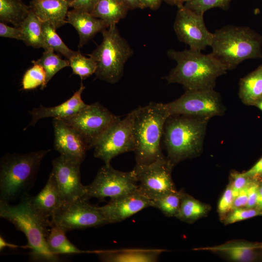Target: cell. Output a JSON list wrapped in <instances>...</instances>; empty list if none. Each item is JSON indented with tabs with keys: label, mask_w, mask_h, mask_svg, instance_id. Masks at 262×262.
Here are the masks:
<instances>
[{
	"label": "cell",
	"mask_w": 262,
	"mask_h": 262,
	"mask_svg": "<svg viewBox=\"0 0 262 262\" xmlns=\"http://www.w3.org/2000/svg\"><path fill=\"white\" fill-rule=\"evenodd\" d=\"M191 49H169V58L177 65L164 77L168 83H178L185 90L214 89L217 79L227 73V67L211 53L203 54Z\"/></svg>",
	"instance_id": "cell-1"
},
{
	"label": "cell",
	"mask_w": 262,
	"mask_h": 262,
	"mask_svg": "<svg viewBox=\"0 0 262 262\" xmlns=\"http://www.w3.org/2000/svg\"><path fill=\"white\" fill-rule=\"evenodd\" d=\"M209 120L182 115H171L167 118L163 137L166 158L173 166L200 153Z\"/></svg>",
	"instance_id": "cell-2"
},
{
	"label": "cell",
	"mask_w": 262,
	"mask_h": 262,
	"mask_svg": "<svg viewBox=\"0 0 262 262\" xmlns=\"http://www.w3.org/2000/svg\"><path fill=\"white\" fill-rule=\"evenodd\" d=\"M134 111L136 164H150L164 157L161 143L164 126L170 115L165 103H161L151 102Z\"/></svg>",
	"instance_id": "cell-3"
},
{
	"label": "cell",
	"mask_w": 262,
	"mask_h": 262,
	"mask_svg": "<svg viewBox=\"0 0 262 262\" xmlns=\"http://www.w3.org/2000/svg\"><path fill=\"white\" fill-rule=\"evenodd\" d=\"M27 193L20 197L19 203L12 205L0 202V216L12 223L17 230L24 233L31 249V258L37 261L57 262L58 255L49 250L47 238L50 225L42 220L33 211Z\"/></svg>",
	"instance_id": "cell-4"
},
{
	"label": "cell",
	"mask_w": 262,
	"mask_h": 262,
	"mask_svg": "<svg viewBox=\"0 0 262 262\" xmlns=\"http://www.w3.org/2000/svg\"><path fill=\"white\" fill-rule=\"evenodd\" d=\"M210 47L228 70L246 60L262 58V36L248 27L227 25L216 30Z\"/></svg>",
	"instance_id": "cell-5"
},
{
	"label": "cell",
	"mask_w": 262,
	"mask_h": 262,
	"mask_svg": "<svg viewBox=\"0 0 262 262\" xmlns=\"http://www.w3.org/2000/svg\"><path fill=\"white\" fill-rule=\"evenodd\" d=\"M50 150L5 155L0 165V202L10 203L33 186L41 160Z\"/></svg>",
	"instance_id": "cell-6"
},
{
	"label": "cell",
	"mask_w": 262,
	"mask_h": 262,
	"mask_svg": "<svg viewBox=\"0 0 262 262\" xmlns=\"http://www.w3.org/2000/svg\"><path fill=\"white\" fill-rule=\"evenodd\" d=\"M102 40L92 52L88 54L97 63V77L110 83L118 82L123 75L125 63L133 51L119 33L116 25L102 32Z\"/></svg>",
	"instance_id": "cell-7"
},
{
	"label": "cell",
	"mask_w": 262,
	"mask_h": 262,
	"mask_svg": "<svg viewBox=\"0 0 262 262\" xmlns=\"http://www.w3.org/2000/svg\"><path fill=\"white\" fill-rule=\"evenodd\" d=\"M134 110L123 119L115 122L103 132L94 146L95 157L101 159L104 164H110L116 156L134 151Z\"/></svg>",
	"instance_id": "cell-8"
},
{
	"label": "cell",
	"mask_w": 262,
	"mask_h": 262,
	"mask_svg": "<svg viewBox=\"0 0 262 262\" xmlns=\"http://www.w3.org/2000/svg\"><path fill=\"white\" fill-rule=\"evenodd\" d=\"M138 189V182L134 171L123 172L104 164L98 170L94 180L85 186L82 199L96 198L100 200L109 197L114 198Z\"/></svg>",
	"instance_id": "cell-9"
},
{
	"label": "cell",
	"mask_w": 262,
	"mask_h": 262,
	"mask_svg": "<svg viewBox=\"0 0 262 262\" xmlns=\"http://www.w3.org/2000/svg\"><path fill=\"white\" fill-rule=\"evenodd\" d=\"M165 105L170 115H182L210 119L222 115L225 112L221 96L214 89L186 90L179 98Z\"/></svg>",
	"instance_id": "cell-10"
},
{
	"label": "cell",
	"mask_w": 262,
	"mask_h": 262,
	"mask_svg": "<svg viewBox=\"0 0 262 262\" xmlns=\"http://www.w3.org/2000/svg\"><path fill=\"white\" fill-rule=\"evenodd\" d=\"M120 118L98 102H95L61 119L80 134L90 149L103 132Z\"/></svg>",
	"instance_id": "cell-11"
},
{
	"label": "cell",
	"mask_w": 262,
	"mask_h": 262,
	"mask_svg": "<svg viewBox=\"0 0 262 262\" xmlns=\"http://www.w3.org/2000/svg\"><path fill=\"white\" fill-rule=\"evenodd\" d=\"M107 224L98 207L82 198L62 204L51 220V226H56L66 232Z\"/></svg>",
	"instance_id": "cell-12"
},
{
	"label": "cell",
	"mask_w": 262,
	"mask_h": 262,
	"mask_svg": "<svg viewBox=\"0 0 262 262\" xmlns=\"http://www.w3.org/2000/svg\"><path fill=\"white\" fill-rule=\"evenodd\" d=\"M173 167L165 156L150 164H136L133 170L138 190L150 200L177 191L171 176Z\"/></svg>",
	"instance_id": "cell-13"
},
{
	"label": "cell",
	"mask_w": 262,
	"mask_h": 262,
	"mask_svg": "<svg viewBox=\"0 0 262 262\" xmlns=\"http://www.w3.org/2000/svg\"><path fill=\"white\" fill-rule=\"evenodd\" d=\"M178 9L173 25L178 39L188 45L190 49L198 51L211 46L213 33L207 28L203 15L183 6Z\"/></svg>",
	"instance_id": "cell-14"
},
{
	"label": "cell",
	"mask_w": 262,
	"mask_h": 262,
	"mask_svg": "<svg viewBox=\"0 0 262 262\" xmlns=\"http://www.w3.org/2000/svg\"><path fill=\"white\" fill-rule=\"evenodd\" d=\"M81 163L60 155L52 161V170L62 204L82 198L85 190L81 181Z\"/></svg>",
	"instance_id": "cell-15"
},
{
	"label": "cell",
	"mask_w": 262,
	"mask_h": 262,
	"mask_svg": "<svg viewBox=\"0 0 262 262\" xmlns=\"http://www.w3.org/2000/svg\"><path fill=\"white\" fill-rule=\"evenodd\" d=\"M152 201L139 190L111 198L107 204L98 207L107 224L121 222L146 208Z\"/></svg>",
	"instance_id": "cell-16"
},
{
	"label": "cell",
	"mask_w": 262,
	"mask_h": 262,
	"mask_svg": "<svg viewBox=\"0 0 262 262\" xmlns=\"http://www.w3.org/2000/svg\"><path fill=\"white\" fill-rule=\"evenodd\" d=\"M54 146L60 155L81 162L83 161L88 147L80 134L62 119H53Z\"/></svg>",
	"instance_id": "cell-17"
},
{
	"label": "cell",
	"mask_w": 262,
	"mask_h": 262,
	"mask_svg": "<svg viewBox=\"0 0 262 262\" xmlns=\"http://www.w3.org/2000/svg\"><path fill=\"white\" fill-rule=\"evenodd\" d=\"M30 203L35 213L51 227V218L62 204L57 183L52 172L43 189L35 196H30Z\"/></svg>",
	"instance_id": "cell-18"
},
{
	"label": "cell",
	"mask_w": 262,
	"mask_h": 262,
	"mask_svg": "<svg viewBox=\"0 0 262 262\" xmlns=\"http://www.w3.org/2000/svg\"><path fill=\"white\" fill-rule=\"evenodd\" d=\"M84 89L85 86L82 82L79 89L73 96L60 105L50 107L40 105L39 107L29 111L32 116V120L27 128L34 126L39 119L43 118L51 117L53 119H64L85 108L88 104L83 102L81 97Z\"/></svg>",
	"instance_id": "cell-19"
},
{
	"label": "cell",
	"mask_w": 262,
	"mask_h": 262,
	"mask_svg": "<svg viewBox=\"0 0 262 262\" xmlns=\"http://www.w3.org/2000/svg\"><path fill=\"white\" fill-rule=\"evenodd\" d=\"M70 0H32L30 8L42 22L50 24L56 30L67 23L66 19Z\"/></svg>",
	"instance_id": "cell-20"
},
{
	"label": "cell",
	"mask_w": 262,
	"mask_h": 262,
	"mask_svg": "<svg viewBox=\"0 0 262 262\" xmlns=\"http://www.w3.org/2000/svg\"><path fill=\"white\" fill-rule=\"evenodd\" d=\"M67 22L75 28L79 34V48L86 44L97 33H102L109 27L103 20L93 16L91 13L76 9L68 12Z\"/></svg>",
	"instance_id": "cell-21"
},
{
	"label": "cell",
	"mask_w": 262,
	"mask_h": 262,
	"mask_svg": "<svg viewBox=\"0 0 262 262\" xmlns=\"http://www.w3.org/2000/svg\"><path fill=\"white\" fill-rule=\"evenodd\" d=\"M165 249L124 248L95 251L102 262H154Z\"/></svg>",
	"instance_id": "cell-22"
},
{
	"label": "cell",
	"mask_w": 262,
	"mask_h": 262,
	"mask_svg": "<svg viewBox=\"0 0 262 262\" xmlns=\"http://www.w3.org/2000/svg\"><path fill=\"white\" fill-rule=\"evenodd\" d=\"M238 94L241 101L249 106L262 97V65L240 79Z\"/></svg>",
	"instance_id": "cell-23"
},
{
	"label": "cell",
	"mask_w": 262,
	"mask_h": 262,
	"mask_svg": "<svg viewBox=\"0 0 262 262\" xmlns=\"http://www.w3.org/2000/svg\"><path fill=\"white\" fill-rule=\"evenodd\" d=\"M129 10L119 0H98L91 14L109 27L125 17Z\"/></svg>",
	"instance_id": "cell-24"
},
{
	"label": "cell",
	"mask_w": 262,
	"mask_h": 262,
	"mask_svg": "<svg viewBox=\"0 0 262 262\" xmlns=\"http://www.w3.org/2000/svg\"><path fill=\"white\" fill-rule=\"evenodd\" d=\"M20 28L23 37V41L29 46L35 48H49L45 42L42 29V22L30 8Z\"/></svg>",
	"instance_id": "cell-25"
},
{
	"label": "cell",
	"mask_w": 262,
	"mask_h": 262,
	"mask_svg": "<svg viewBox=\"0 0 262 262\" xmlns=\"http://www.w3.org/2000/svg\"><path fill=\"white\" fill-rule=\"evenodd\" d=\"M66 231L56 226L51 225L47 238L48 247L54 255L62 254H78L84 253L67 239Z\"/></svg>",
	"instance_id": "cell-26"
},
{
	"label": "cell",
	"mask_w": 262,
	"mask_h": 262,
	"mask_svg": "<svg viewBox=\"0 0 262 262\" xmlns=\"http://www.w3.org/2000/svg\"><path fill=\"white\" fill-rule=\"evenodd\" d=\"M30 10V7L24 4L21 0H0L1 22L11 23L20 28Z\"/></svg>",
	"instance_id": "cell-27"
},
{
	"label": "cell",
	"mask_w": 262,
	"mask_h": 262,
	"mask_svg": "<svg viewBox=\"0 0 262 262\" xmlns=\"http://www.w3.org/2000/svg\"><path fill=\"white\" fill-rule=\"evenodd\" d=\"M54 51L51 48L45 49L39 59L36 61H32L33 64H38L44 69L46 75V84L59 70L65 67L70 66L68 60L62 59L54 52Z\"/></svg>",
	"instance_id": "cell-28"
},
{
	"label": "cell",
	"mask_w": 262,
	"mask_h": 262,
	"mask_svg": "<svg viewBox=\"0 0 262 262\" xmlns=\"http://www.w3.org/2000/svg\"><path fill=\"white\" fill-rule=\"evenodd\" d=\"M207 212L206 207L199 201L182 194L180 207L176 217L191 222L200 217Z\"/></svg>",
	"instance_id": "cell-29"
},
{
	"label": "cell",
	"mask_w": 262,
	"mask_h": 262,
	"mask_svg": "<svg viewBox=\"0 0 262 262\" xmlns=\"http://www.w3.org/2000/svg\"><path fill=\"white\" fill-rule=\"evenodd\" d=\"M258 247L253 245L239 243L210 248V249L223 252L232 260L246 262L254 259V250Z\"/></svg>",
	"instance_id": "cell-30"
},
{
	"label": "cell",
	"mask_w": 262,
	"mask_h": 262,
	"mask_svg": "<svg viewBox=\"0 0 262 262\" xmlns=\"http://www.w3.org/2000/svg\"><path fill=\"white\" fill-rule=\"evenodd\" d=\"M182 193L177 191L151 200L152 207L160 210L165 215L176 217L181 203Z\"/></svg>",
	"instance_id": "cell-31"
},
{
	"label": "cell",
	"mask_w": 262,
	"mask_h": 262,
	"mask_svg": "<svg viewBox=\"0 0 262 262\" xmlns=\"http://www.w3.org/2000/svg\"><path fill=\"white\" fill-rule=\"evenodd\" d=\"M42 29L45 42L49 48L61 53L68 60L77 53L78 51H73L66 46L50 24L42 22Z\"/></svg>",
	"instance_id": "cell-32"
},
{
	"label": "cell",
	"mask_w": 262,
	"mask_h": 262,
	"mask_svg": "<svg viewBox=\"0 0 262 262\" xmlns=\"http://www.w3.org/2000/svg\"><path fill=\"white\" fill-rule=\"evenodd\" d=\"M70 66L73 73L79 76L82 80L95 73L97 63L91 57H86L82 55L79 51L69 60Z\"/></svg>",
	"instance_id": "cell-33"
},
{
	"label": "cell",
	"mask_w": 262,
	"mask_h": 262,
	"mask_svg": "<svg viewBox=\"0 0 262 262\" xmlns=\"http://www.w3.org/2000/svg\"><path fill=\"white\" fill-rule=\"evenodd\" d=\"M46 75L43 67L35 64L33 66L29 69L24 74L22 84L24 90H30L41 85V89L47 86L46 83Z\"/></svg>",
	"instance_id": "cell-34"
},
{
	"label": "cell",
	"mask_w": 262,
	"mask_h": 262,
	"mask_svg": "<svg viewBox=\"0 0 262 262\" xmlns=\"http://www.w3.org/2000/svg\"><path fill=\"white\" fill-rule=\"evenodd\" d=\"M233 0H191L184 4L185 8L194 12L204 15L207 10L213 8H219L226 10Z\"/></svg>",
	"instance_id": "cell-35"
},
{
	"label": "cell",
	"mask_w": 262,
	"mask_h": 262,
	"mask_svg": "<svg viewBox=\"0 0 262 262\" xmlns=\"http://www.w3.org/2000/svg\"><path fill=\"white\" fill-rule=\"evenodd\" d=\"M261 214H262V212L259 210L251 208H236L233 209V212L227 218L226 221L228 224H232Z\"/></svg>",
	"instance_id": "cell-36"
},
{
	"label": "cell",
	"mask_w": 262,
	"mask_h": 262,
	"mask_svg": "<svg viewBox=\"0 0 262 262\" xmlns=\"http://www.w3.org/2000/svg\"><path fill=\"white\" fill-rule=\"evenodd\" d=\"M234 197L230 186L228 187L222 196L218 206L219 212L225 213L232 209Z\"/></svg>",
	"instance_id": "cell-37"
},
{
	"label": "cell",
	"mask_w": 262,
	"mask_h": 262,
	"mask_svg": "<svg viewBox=\"0 0 262 262\" xmlns=\"http://www.w3.org/2000/svg\"><path fill=\"white\" fill-rule=\"evenodd\" d=\"M233 181L231 186L234 198L239 193L249 184V178L244 176L242 173H235L232 174Z\"/></svg>",
	"instance_id": "cell-38"
},
{
	"label": "cell",
	"mask_w": 262,
	"mask_h": 262,
	"mask_svg": "<svg viewBox=\"0 0 262 262\" xmlns=\"http://www.w3.org/2000/svg\"><path fill=\"white\" fill-rule=\"evenodd\" d=\"M0 36L3 37L23 40L22 31L20 28L9 26L3 22L0 23Z\"/></svg>",
	"instance_id": "cell-39"
},
{
	"label": "cell",
	"mask_w": 262,
	"mask_h": 262,
	"mask_svg": "<svg viewBox=\"0 0 262 262\" xmlns=\"http://www.w3.org/2000/svg\"><path fill=\"white\" fill-rule=\"evenodd\" d=\"M98 0H70V7L91 14Z\"/></svg>",
	"instance_id": "cell-40"
},
{
	"label": "cell",
	"mask_w": 262,
	"mask_h": 262,
	"mask_svg": "<svg viewBox=\"0 0 262 262\" xmlns=\"http://www.w3.org/2000/svg\"><path fill=\"white\" fill-rule=\"evenodd\" d=\"M249 184L243 188L234 198L233 210L246 207L248 200V188Z\"/></svg>",
	"instance_id": "cell-41"
},
{
	"label": "cell",
	"mask_w": 262,
	"mask_h": 262,
	"mask_svg": "<svg viewBox=\"0 0 262 262\" xmlns=\"http://www.w3.org/2000/svg\"><path fill=\"white\" fill-rule=\"evenodd\" d=\"M259 185L253 183L249 185L248 188V200L246 206L247 208H252L257 204Z\"/></svg>",
	"instance_id": "cell-42"
},
{
	"label": "cell",
	"mask_w": 262,
	"mask_h": 262,
	"mask_svg": "<svg viewBox=\"0 0 262 262\" xmlns=\"http://www.w3.org/2000/svg\"><path fill=\"white\" fill-rule=\"evenodd\" d=\"M242 174L249 178L262 174V157L251 168Z\"/></svg>",
	"instance_id": "cell-43"
},
{
	"label": "cell",
	"mask_w": 262,
	"mask_h": 262,
	"mask_svg": "<svg viewBox=\"0 0 262 262\" xmlns=\"http://www.w3.org/2000/svg\"><path fill=\"white\" fill-rule=\"evenodd\" d=\"M142 9L149 8L152 10L158 9L163 0H140Z\"/></svg>",
	"instance_id": "cell-44"
},
{
	"label": "cell",
	"mask_w": 262,
	"mask_h": 262,
	"mask_svg": "<svg viewBox=\"0 0 262 262\" xmlns=\"http://www.w3.org/2000/svg\"><path fill=\"white\" fill-rule=\"evenodd\" d=\"M123 3L129 10L137 8L142 9L140 0H119Z\"/></svg>",
	"instance_id": "cell-45"
},
{
	"label": "cell",
	"mask_w": 262,
	"mask_h": 262,
	"mask_svg": "<svg viewBox=\"0 0 262 262\" xmlns=\"http://www.w3.org/2000/svg\"><path fill=\"white\" fill-rule=\"evenodd\" d=\"M190 0H163L171 5L177 6L178 8L183 6L185 3Z\"/></svg>",
	"instance_id": "cell-46"
},
{
	"label": "cell",
	"mask_w": 262,
	"mask_h": 262,
	"mask_svg": "<svg viewBox=\"0 0 262 262\" xmlns=\"http://www.w3.org/2000/svg\"><path fill=\"white\" fill-rule=\"evenodd\" d=\"M10 247L12 248H16L18 247V246L15 244H12L8 243L0 236V250H1L5 247Z\"/></svg>",
	"instance_id": "cell-47"
},
{
	"label": "cell",
	"mask_w": 262,
	"mask_h": 262,
	"mask_svg": "<svg viewBox=\"0 0 262 262\" xmlns=\"http://www.w3.org/2000/svg\"><path fill=\"white\" fill-rule=\"evenodd\" d=\"M256 205L258 210L262 212V185L259 187Z\"/></svg>",
	"instance_id": "cell-48"
},
{
	"label": "cell",
	"mask_w": 262,
	"mask_h": 262,
	"mask_svg": "<svg viewBox=\"0 0 262 262\" xmlns=\"http://www.w3.org/2000/svg\"><path fill=\"white\" fill-rule=\"evenodd\" d=\"M262 111V97L258 99L253 105Z\"/></svg>",
	"instance_id": "cell-49"
},
{
	"label": "cell",
	"mask_w": 262,
	"mask_h": 262,
	"mask_svg": "<svg viewBox=\"0 0 262 262\" xmlns=\"http://www.w3.org/2000/svg\"><path fill=\"white\" fill-rule=\"evenodd\" d=\"M261 247H262V246H261Z\"/></svg>",
	"instance_id": "cell-50"
}]
</instances>
